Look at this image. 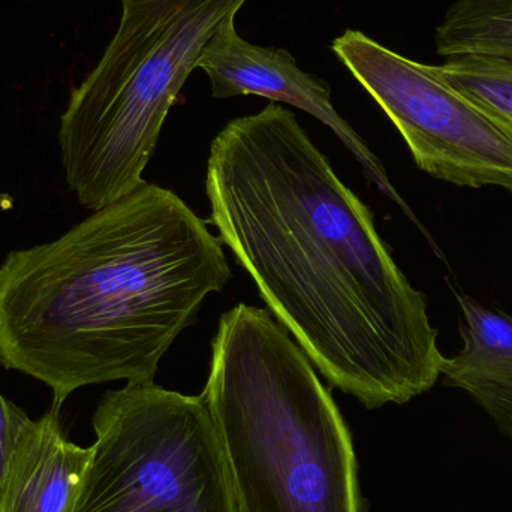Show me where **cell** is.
Returning a JSON list of instances; mask_svg holds the SVG:
<instances>
[{"instance_id": "cell-11", "label": "cell", "mask_w": 512, "mask_h": 512, "mask_svg": "<svg viewBox=\"0 0 512 512\" xmlns=\"http://www.w3.org/2000/svg\"><path fill=\"white\" fill-rule=\"evenodd\" d=\"M441 74L460 92L512 123V65L480 56L445 59Z\"/></svg>"}, {"instance_id": "cell-7", "label": "cell", "mask_w": 512, "mask_h": 512, "mask_svg": "<svg viewBox=\"0 0 512 512\" xmlns=\"http://www.w3.org/2000/svg\"><path fill=\"white\" fill-rule=\"evenodd\" d=\"M198 68L212 83L216 99L264 96L306 111L331 129L360 162L366 176L385 195L411 215L388 179L384 165L358 132L334 110L331 89L325 81L298 68L297 60L283 48L262 47L239 35L236 17L228 18L201 56Z\"/></svg>"}, {"instance_id": "cell-4", "label": "cell", "mask_w": 512, "mask_h": 512, "mask_svg": "<svg viewBox=\"0 0 512 512\" xmlns=\"http://www.w3.org/2000/svg\"><path fill=\"white\" fill-rule=\"evenodd\" d=\"M248 0H120L119 26L60 116L69 191L96 212L146 185L165 119L215 33Z\"/></svg>"}, {"instance_id": "cell-12", "label": "cell", "mask_w": 512, "mask_h": 512, "mask_svg": "<svg viewBox=\"0 0 512 512\" xmlns=\"http://www.w3.org/2000/svg\"><path fill=\"white\" fill-rule=\"evenodd\" d=\"M466 391L512 441V384H468Z\"/></svg>"}, {"instance_id": "cell-10", "label": "cell", "mask_w": 512, "mask_h": 512, "mask_svg": "<svg viewBox=\"0 0 512 512\" xmlns=\"http://www.w3.org/2000/svg\"><path fill=\"white\" fill-rule=\"evenodd\" d=\"M444 59L480 56L512 65V0H454L435 33Z\"/></svg>"}, {"instance_id": "cell-9", "label": "cell", "mask_w": 512, "mask_h": 512, "mask_svg": "<svg viewBox=\"0 0 512 512\" xmlns=\"http://www.w3.org/2000/svg\"><path fill=\"white\" fill-rule=\"evenodd\" d=\"M460 307L463 346L445 360V384H512V316L490 309L454 289Z\"/></svg>"}, {"instance_id": "cell-5", "label": "cell", "mask_w": 512, "mask_h": 512, "mask_svg": "<svg viewBox=\"0 0 512 512\" xmlns=\"http://www.w3.org/2000/svg\"><path fill=\"white\" fill-rule=\"evenodd\" d=\"M72 512H239L206 400L152 384L107 391Z\"/></svg>"}, {"instance_id": "cell-6", "label": "cell", "mask_w": 512, "mask_h": 512, "mask_svg": "<svg viewBox=\"0 0 512 512\" xmlns=\"http://www.w3.org/2000/svg\"><path fill=\"white\" fill-rule=\"evenodd\" d=\"M333 51L399 129L421 171L460 188L512 195V123L456 89L439 66L358 30L334 39Z\"/></svg>"}, {"instance_id": "cell-2", "label": "cell", "mask_w": 512, "mask_h": 512, "mask_svg": "<svg viewBox=\"0 0 512 512\" xmlns=\"http://www.w3.org/2000/svg\"><path fill=\"white\" fill-rule=\"evenodd\" d=\"M231 273L224 245L170 189L146 183L0 264V366L50 388L155 382L161 358Z\"/></svg>"}, {"instance_id": "cell-8", "label": "cell", "mask_w": 512, "mask_h": 512, "mask_svg": "<svg viewBox=\"0 0 512 512\" xmlns=\"http://www.w3.org/2000/svg\"><path fill=\"white\" fill-rule=\"evenodd\" d=\"M92 457L66 438L59 408L24 418L0 477V512H72Z\"/></svg>"}, {"instance_id": "cell-3", "label": "cell", "mask_w": 512, "mask_h": 512, "mask_svg": "<svg viewBox=\"0 0 512 512\" xmlns=\"http://www.w3.org/2000/svg\"><path fill=\"white\" fill-rule=\"evenodd\" d=\"M201 396L239 512H363L348 426L270 310L240 303L221 316Z\"/></svg>"}, {"instance_id": "cell-13", "label": "cell", "mask_w": 512, "mask_h": 512, "mask_svg": "<svg viewBox=\"0 0 512 512\" xmlns=\"http://www.w3.org/2000/svg\"><path fill=\"white\" fill-rule=\"evenodd\" d=\"M26 417L27 414L23 409L18 408L0 393V477H2L6 463L11 456L21 423Z\"/></svg>"}, {"instance_id": "cell-1", "label": "cell", "mask_w": 512, "mask_h": 512, "mask_svg": "<svg viewBox=\"0 0 512 512\" xmlns=\"http://www.w3.org/2000/svg\"><path fill=\"white\" fill-rule=\"evenodd\" d=\"M209 224L313 366L367 409L435 387L445 357L427 298L297 116L231 120L207 161Z\"/></svg>"}]
</instances>
